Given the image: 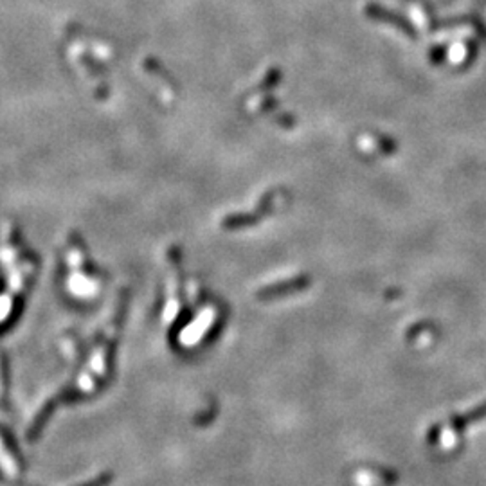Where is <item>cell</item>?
Masks as SVG:
<instances>
[]
</instances>
